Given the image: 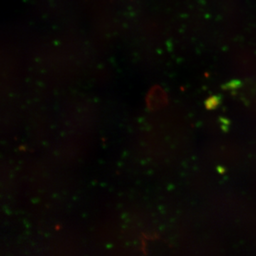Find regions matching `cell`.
<instances>
[{"instance_id": "cell-1", "label": "cell", "mask_w": 256, "mask_h": 256, "mask_svg": "<svg viewBox=\"0 0 256 256\" xmlns=\"http://www.w3.org/2000/svg\"><path fill=\"white\" fill-rule=\"evenodd\" d=\"M220 99L217 97H212L206 101V107L208 109H214L220 104Z\"/></svg>"}]
</instances>
